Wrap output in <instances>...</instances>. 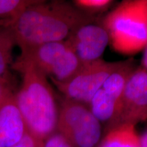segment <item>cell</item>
<instances>
[{
	"label": "cell",
	"mask_w": 147,
	"mask_h": 147,
	"mask_svg": "<svg viewBox=\"0 0 147 147\" xmlns=\"http://www.w3.org/2000/svg\"><path fill=\"white\" fill-rule=\"evenodd\" d=\"M94 21L74 5L62 1H34L10 22L22 52L38 46L65 41L83 24Z\"/></svg>",
	"instance_id": "obj_1"
},
{
	"label": "cell",
	"mask_w": 147,
	"mask_h": 147,
	"mask_svg": "<svg viewBox=\"0 0 147 147\" xmlns=\"http://www.w3.org/2000/svg\"><path fill=\"white\" fill-rule=\"evenodd\" d=\"M12 67L22 76L14 95L28 133L39 143L57 131L59 108L48 77L27 57L21 55Z\"/></svg>",
	"instance_id": "obj_2"
},
{
	"label": "cell",
	"mask_w": 147,
	"mask_h": 147,
	"mask_svg": "<svg viewBox=\"0 0 147 147\" xmlns=\"http://www.w3.org/2000/svg\"><path fill=\"white\" fill-rule=\"evenodd\" d=\"M112 47L117 52L131 55L147 45V0L122 1L104 18Z\"/></svg>",
	"instance_id": "obj_3"
},
{
	"label": "cell",
	"mask_w": 147,
	"mask_h": 147,
	"mask_svg": "<svg viewBox=\"0 0 147 147\" xmlns=\"http://www.w3.org/2000/svg\"><path fill=\"white\" fill-rule=\"evenodd\" d=\"M57 131L75 147H96L102 139V126L89 106L64 98L59 108Z\"/></svg>",
	"instance_id": "obj_4"
},
{
	"label": "cell",
	"mask_w": 147,
	"mask_h": 147,
	"mask_svg": "<svg viewBox=\"0 0 147 147\" xmlns=\"http://www.w3.org/2000/svg\"><path fill=\"white\" fill-rule=\"evenodd\" d=\"M21 55L32 61L51 80L59 82L69 80L83 65L65 40L42 45Z\"/></svg>",
	"instance_id": "obj_5"
},
{
	"label": "cell",
	"mask_w": 147,
	"mask_h": 147,
	"mask_svg": "<svg viewBox=\"0 0 147 147\" xmlns=\"http://www.w3.org/2000/svg\"><path fill=\"white\" fill-rule=\"evenodd\" d=\"M124 61L108 62L102 59L83 63L78 72L67 81L51 80L65 98L89 106L95 93L113 72L123 65Z\"/></svg>",
	"instance_id": "obj_6"
},
{
	"label": "cell",
	"mask_w": 147,
	"mask_h": 147,
	"mask_svg": "<svg viewBox=\"0 0 147 147\" xmlns=\"http://www.w3.org/2000/svg\"><path fill=\"white\" fill-rule=\"evenodd\" d=\"M147 120V71L136 67L125 85L120 102L111 124L104 134L124 124L136 125Z\"/></svg>",
	"instance_id": "obj_7"
},
{
	"label": "cell",
	"mask_w": 147,
	"mask_h": 147,
	"mask_svg": "<svg viewBox=\"0 0 147 147\" xmlns=\"http://www.w3.org/2000/svg\"><path fill=\"white\" fill-rule=\"evenodd\" d=\"M136 67L133 59L125 61L123 65L106 79L89 103L92 113L105 125V131L113 121L127 80Z\"/></svg>",
	"instance_id": "obj_8"
},
{
	"label": "cell",
	"mask_w": 147,
	"mask_h": 147,
	"mask_svg": "<svg viewBox=\"0 0 147 147\" xmlns=\"http://www.w3.org/2000/svg\"><path fill=\"white\" fill-rule=\"evenodd\" d=\"M65 42L82 63H88L102 59L110 36L103 25L91 22L76 28Z\"/></svg>",
	"instance_id": "obj_9"
},
{
	"label": "cell",
	"mask_w": 147,
	"mask_h": 147,
	"mask_svg": "<svg viewBox=\"0 0 147 147\" xmlns=\"http://www.w3.org/2000/svg\"><path fill=\"white\" fill-rule=\"evenodd\" d=\"M27 132L14 95L0 107V147L13 146Z\"/></svg>",
	"instance_id": "obj_10"
},
{
	"label": "cell",
	"mask_w": 147,
	"mask_h": 147,
	"mask_svg": "<svg viewBox=\"0 0 147 147\" xmlns=\"http://www.w3.org/2000/svg\"><path fill=\"white\" fill-rule=\"evenodd\" d=\"M134 125L124 124L104 134L100 147H140V135Z\"/></svg>",
	"instance_id": "obj_11"
},
{
	"label": "cell",
	"mask_w": 147,
	"mask_h": 147,
	"mask_svg": "<svg viewBox=\"0 0 147 147\" xmlns=\"http://www.w3.org/2000/svg\"><path fill=\"white\" fill-rule=\"evenodd\" d=\"M16 44L10 24L0 27V78L5 77L12 59V49Z\"/></svg>",
	"instance_id": "obj_12"
},
{
	"label": "cell",
	"mask_w": 147,
	"mask_h": 147,
	"mask_svg": "<svg viewBox=\"0 0 147 147\" xmlns=\"http://www.w3.org/2000/svg\"><path fill=\"white\" fill-rule=\"evenodd\" d=\"M34 1L32 0H0V22L10 23Z\"/></svg>",
	"instance_id": "obj_13"
},
{
	"label": "cell",
	"mask_w": 147,
	"mask_h": 147,
	"mask_svg": "<svg viewBox=\"0 0 147 147\" xmlns=\"http://www.w3.org/2000/svg\"><path fill=\"white\" fill-rule=\"evenodd\" d=\"M113 3L111 0H76L72 3L78 10L92 16L106 10Z\"/></svg>",
	"instance_id": "obj_14"
},
{
	"label": "cell",
	"mask_w": 147,
	"mask_h": 147,
	"mask_svg": "<svg viewBox=\"0 0 147 147\" xmlns=\"http://www.w3.org/2000/svg\"><path fill=\"white\" fill-rule=\"evenodd\" d=\"M40 147H75L61 133L56 131L42 142Z\"/></svg>",
	"instance_id": "obj_15"
},
{
	"label": "cell",
	"mask_w": 147,
	"mask_h": 147,
	"mask_svg": "<svg viewBox=\"0 0 147 147\" xmlns=\"http://www.w3.org/2000/svg\"><path fill=\"white\" fill-rule=\"evenodd\" d=\"M13 95L6 78L5 77L0 78V107Z\"/></svg>",
	"instance_id": "obj_16"
},
{
	"label": "cell",
	"mask_w": 147,
	"mask_h": 147,
	"mask_svg": "<svg viewBox=\"0 0 147 147\" xmlns=\"http://www.w3.org/2000/svg\"><path fill=\"white\" fill-rule=\"evenodd\" d=\"M10 147H40V144L28 132L16 144Z\"/></svg>",
	"instance_id": "obj_17"
},
{
	"label": "cell",
	"mask_w": 147,
	"mask_h": 147,
	"mask_svg": "<svg viewBox=\"0 0 147 147\" xmlns=\"http://www.w3.org/2000/svg\"><path fill=\"white\" fill-rule=\"evenodd\" d=\"M140 147H147V128L140 135Z\"/></svg>",
	"instance_id": "obj_18"
},
{
	"label": "cell",
	"mask_w": 147,
	"mask_h": 147,
	"mask_svg": "<svg viewBox=\"0 0 147 147\" xmlns=\"http://www.w3.org/2000/svg\"><path fill=\"white\" fill-rule=\"evenodd\" d=\"M144 54H143L142 60V67L147 71V45L144 48Z\"/></svg>",
	"instance_id": "obj_19"
},
{
	"label": "cell",
	"mask_w": 147,
	"mask_h": 147,
	"mask_svg": "<svg viewBox=\"0 0 147 147\" xmlns=\"http://www.w3.org/2000/svg\"><path fill=\"white\" fill-rule=\"evenodd\" d=\"M7 24H9L8 22H0V27L2 26V25H7Z\"/></svg>",
	"instance_id": "obj_20"
},
{
	"label": "cell",
	"mask_w": 147,
	"mask_h": 147,
	"mask_svg": "<svg viewBox=\"0 0 147 147\" xmlns=\"http://www.w3.org/2000/svg\"><path fill=\"white\" fill-rule=\"evenodd\" d=\"M96 147H100V146H99V145H98V146H96Z\"/></svg>",
	"instance_id": "obj_21"
}]
</instances>
